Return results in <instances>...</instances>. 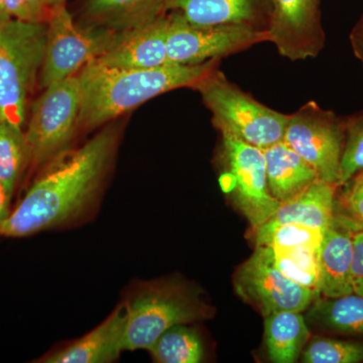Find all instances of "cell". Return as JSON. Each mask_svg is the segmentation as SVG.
<instances>
[{"mask_svg":"<svg viewBox=\"0 0 363 363\" xmlns=\"http://www.w3.org/2000/svg\"><path fill=\"white\" fill-rule=\"evenodd\" d=\"M123 133V124L116 119L38 171L11 209L2 238H26L59 228L84 214L104 188Z\"/></svg>","mask_w":363,"mask_h":363,"instance_id":"6da1fadb","label":"cell"},{"mask_svg":"<svg viewBox=\"0 0 363 363\" xmlns=\"http://www.w3.org/2000/svg\"><path fill=\"white\" fill-rule=\"evenodd\" d=\"M221 60L197 65L169 63L159 68H113L92 61L77 74L80 86L79 133H88L116 121L152 98L180 88H191Z\"/></svg>","mask_w":363,"mask_h":363,"instance_id":"7a4b0ae2","label":"cell"},{"mask_svg":"<svg viewBox=\"0 0 363 363\" xmlns=\"http://www.w3.org/2000/svg\"><path fill=\"white\" fill-rule=\"evenodd\" d=\"M121 304L126 316L124 351L149 350L171 327L194 323L209 313L194 289L176 279L136 281Z\"/></svg>","mask_w":363,"mask_h":363,"instance_id":"3957f363","label":"cell"},{"mask_svg":"<svg viewBox=\"0 0 363 363\" xmlns=\"http://www.w3.org/2000/svg\"><path fill=\"white\" fill-rule=\"evenodd\" d=\"M47 23L0 21V118L25 128L39 87Z\"/></svg>","mask_w":363,"mask_h":363,"instance_id":"277c9868","label":"cell"},{"mask_svg":"<svg viewBox=\"0 0 363 363\" xmlns=\"http://www.w3.org/2000/svg\"><path fill=\"white\" fill-rule=\"evenodd\" d=\"M192 89L201 95L219 133H228L264 150L281 142L288 114L274 111L245 93L219 67L200 79Z\"/></svg>","mask_w":363,"mask_h":363,"instance_id":"5b68a950","label":"cell"},{"mask_svg":"<svg viewBox=\"0 0 363 363\" xmlns=\"http://www.w3.org/2000/svg\"><path fill=\"white\" fill-rule=\"evenodd\" d=\"M79 113L77 75L48 86L33 100L25 128L28 152L25 185L48 162L72 147L78 135Z\"/></svg>","mask_w":363,"mask_h":363,"instance_id":"8992f818","label":"cell"},{"mask_svg":"<svg viewBox=\"0 0 363 363\" xmlns=\"http://www.w3.org/2000/svg\"><path fill=\"white\" fill-rule=\"evenodd\" d=\"M123 33L80 25L66 6L52 9L47 23V43L39 87L77 75L118 42Z\"/></svg>","mask_w":363,"mask_h":363,"instance_id":"52a82bcc","label":"cell"},{"mask_svg":"<svg viewBox=\"0 0 363 363\" xmlns=\"http://www.w3.org/2000/svg\"><path fill=\"white\" fill-rule=\"evenodd\" d=\"M220 136L222 187L257 230L281 205L269 193L264 150L228 133Z\"/></svg>","mask_w":363,"mask_h":363,"instance_id":"ba28073f","label":"cell"},{"mask_svg":"<svg viewBox=\"0 0 363 363\" xmlns=\"http://www.w3.org/2000/svg\"><path fill=\"white\" fill-rule=\"evenodd\" d=\"M346 123L315 101L288 114L283 140L316 172L318 178L339 186Z\"/></svg>","mask_w":363,"mask_h":363,"instance_id":"9c48e42d","label":"cell"},{"mask_svg":"<svg viewBox=\"0 0 363 363\" xmlns=\"http://www.w3.org/2000/svg\"><path fill=\"white\" fill-rule=\"evenodd\" d=\"M269 43L267 30L238 23L200 26L168 13L167 51L169 63L197 65Z\"/></svg>","mask_w":363,"mask_h":363,"instance_id":"30bf717a","label":"cell"},{"mask_svg":"<svg viewBox=\"0 0 363 363\" xmlns=\"http://www.w3.org/2000/svg\"><path fill=\"white\" fill-rule=\"evenodd\" d=\"M234 286L236 293L264 317L284 311L302 313L320 296L284 276L267 245H257L252 257L241 264Z\"/></svg>","mask_w":363,"mask_h":363,"instance_id":"8fae6325","label":"cell"},{"mask_svg":"<svg viewBox=\"0 0 363 363\" xmlns=\"http://www.w3.org/2000/svg\"><path fill=\"white\" fill-rule=\"evenodd\" d=\"M269 43L291 61L316 58L325 45L317 0H269Z\"/></svg>","mask_w":363,"mask_h":363,"instance_id":"7c38bea8","label":"cell"},{"mask_svg":"<svg viewBox=\"0 0 363 363\" xmlns=\"http://www.w3.org/2000/svg\"><path fill=\"white\" fill-rule=\"evenodd\" d=\"M125 310L118 304L102 323L82 337L49 351L35 362L111 363L124 351Z\"/></svg>","mask_w":363,"mask_h":363,"instance_id":"4fadbf2b","label":"cell"},{"mask_svg":"<svg viewBox=\"0 0 363 363\" xmlns=\"http://www.w3.org/2000/svg\"><path fill=\"white\" fill-rule=\"evenodd\" d=\"M168 13L147 25L123 33L121 39L108 51L95 61L113 68H159L169 64L167 51Z\"/></svg>","mask_w":363,"mask_h":363,"instance_id":"5bb4252c","label":"cell"},{"mask_svg":"<svg viewBox=\"0 0 363 363\" xmlns=\"http://www.w3.org/2000/svg\"><path fill=\"white\" fill-rule=\"evenodd\" d=\"M164 11L200 26L238 23L267 30L269 0H164Z\"/></svg>","mask_w":363,"mask_h":363,"instance_id":"9a60e30c","label":"cell"},{"mask_svg":"<svg viewBox=\"0 0 363 363\" xmlns=\"http://www.w3.org/2000/svg\"><path fill=\"white\" fill-rule=\"evenodd\" d=\"M166 13L164 0H82L76 21L114 33H126Z\"/></svg>","mask_w":363,"mask_h":363,"instance_id":"2e32d148","label":"cell"},{"mask_svg":"<svg viewBox=\"0 0 363 363\" xmlns=\"http://www.w3.org/2000/svg\"><path fill=\"white\" fill-rule=\"evenodd\" d=\"M335 188L336 186L317 179L292 199L281 203L271 218L255 231L269 230L286 223L326 230L334 222Z\"/></svg>","mask_w":363,"mask_h":363,"instance_id":"e0dca14e","label":"cell"},{"mask_svg":"<svg viewBox=\"0 0 363 363\" xmlns=\"http://www.w3.org/2000/svg\"><path fill=\"white\" fill-rule=\"evenodd\" d=\"M353 236L333 224L323 233L319 247L320 296L338 298L353 293Z\"/></svg>","mask_w":363,"mask_h":363,"instance_id":"ac0fdd59","label":"cell"},{"mask_svg":"<svg viewBox=\"0 0 363 363\" xmlns=\"http://www.w3.org/2000/svg\"><path fill=\"white\" fill-rule=\"evenodd\" d=\"M262 150L269 193L279 203L292 199L319 179L315 169L284 140Z\"/></svg>","mask_w":363,"mask_h":363,"instance_id":"d6986e66","label":"cell"},{"mask_svg":"<svg viewBox=\"0 0 363 363\" xmlns=\"http://www.w3.org/2000/svg\"><path fill=\"white\" fill-rule=\"evenodd\" d=\"M310 335L301 312H278L264 317V340L272 362H297L309 342Z\"/></svg>","mask_w":363,"mask_h":363,"instance_id":"ffe728a7","label":"cell"},{"mask_svg":"<svg viewBox=\"0 0 363 363\" xmlns=\"http://www.w3.org/2000/svg\"><path fill=\"white\" fill-rule=\"evenodd\" d=\"M310 324L321 330L363 336V297L352 293L338 298L318 297L308 308Z\"/></svg>","mask_w":363,"mask_h":363,"instance_id":"44dd1931","label":"cell"},{"mask_svg":"<svg viewBox=\"0 0 363 363\" xmlns=\"http://www.w3.org/2000/svg\"><path fill=\"white\" fill-rule=\"evenodd\" d=\"M28 169L25 128L0 118V181L11 200L23 184Z\"/></svg>","mask_w":363,"mask_h":363,"instance_id":"7402d4cb","label":"cell"},{"mask_svg":"<svg viewBox=\"0 0 363 363\" xmlns=\"http://www.w3.org/2000/svg\"><path fill=\"white\" fill-rule=\"evenodd\" d=\"M147 351L152 360L159 363H199L205 357L201 334L189 324L171 327Z\"/></svg>","mask_w":363,"mask_h":363,"instance_id":"603a6c76","label":"cell"},{"mask_svg":"<svg viewBox=\"0 0 363 363\" xmlns=\"http://www.w3.org/2000/svg\"><path fill=\"white\" fill-rule=\"evenodd\" d=\"M274 264L289 279L319 294V248L271 247Z\"/></svg>","mask_w":363,"mask_h":363,"instance_id":"cb8c5ba5","label":"cell"},{"mask_svg":"<svg viewBox=\"0 0 363 363\" xmlns=\"http://www.w3.org/2000/svg\"><path fill=\"white\" fill-rule=\"evenodd\" d=\"M305 363H359L363 362V342L316 337L303 350Z\"/></svg>","mask_w":363,"mask_h":363,"instance_id":"d4e9b609","label":"cell"},{"mask_svg":"<svg viewBox=\"0 0 363 363\" xmlns=\"http://www.w3.org/2000/svg\"><path fill=\"white\" fill-rule=\"evenodd\" d=\"M324 231L302 224L286 223L274 227L266 231H255L257 245L269 247L319 248L323 238Z\"/></svg>","mask_w":363,"mask_h":363,"instance_id":"484cf974","label":"cell"},{"mask_svg":"<svg viewBox=\"0 0 363 363\" xmlns=\"http://www.w3.org/2000/svg\"><path fill=\"white\" fill-rule=\"evenodd\" d=\"M363 171V113L346 123L345 143L340 162L339 186Z\"/></svg>","mask_w":363,"mask_h":363,"instance_id":"4316f807","label":"cell"},{"mask_svg":"<svg viewBox=\"0 0 363 363\" xmlns=\"http://www.w3.org/2000/svg\"><path fill=\"white\" fill-rule=\"evenodd\" d=\"M9 18L26 23H47L52 9L47 0H6Z\"/></svg>","mask_w":363,"mask_h":363,"instance_id":"83f0119b","label":"cell"},{"mask_svg":"<svg viewBox=\"0 0 363 363\" xmlns=\"http://www.w3.org/2000/svg\"><path fill=\"white\" fill-rule=\"evenodd\" d=\"M353 293L363 297V231L353 235L352 267Z\"/></svg>","mask_w":363,"mask_h":363,"instance_id":"f1b7e54d","label":"cell"},{"mask_svg":"<svg viewBox=\"0 0 363 363\" xmlns=\"http://www.w3.org/2000/svg\"><path fill=\"white\" fill-rule=\"evenodd\" d=\"M348 194V205L355 218L363 225V171L355 176Z\"/></svg>","mask_w":363,"mask_h":363,"instance_id":"f546056e","label":"cell"},{"mask_svg":"<svg viewBox=\"0 0 363 363\" xmlns=\"http://www.w3.org/2000/svg\"><path fill=\"white\" fill-rule=\"evenodd\" d=\"M350 43L357 58L363 66V16L357 21L350 33Z\"/></svg>","mask_w":363,"mask_h":363,"instance_id":"4dcf8cb0","label":"cell"},{"mask_svg":"<svg viewBox=\"0 0 363 363\" xmlns=\"http://www.w3.org/2000/svg\"><path fill=\"white\" fill-rule=\"evenodd\" d=\"M11 201L13 200L9 197L4 184L0 181V238H2V228H4V223L13 209Z\"/></svg>","mask_w":363,"mask_h":363,"instance_id":"1f68e13d","label":"cell"},{"mask_svg":"<svg viewBox=\"0 0 363 363\" xmlns=\"http://www.w3.org/2000/svg\"><path fill=\"white\" fill-rule=\"evenodd\" d=\"M11 20L6 9V0H0V21Z\"/></svg>","mask_w":363,"mask_h":363,"instance_id":"d6a6232c","label":"cell"},{"mask_svg":"<svg viewBox=\"0 0 363 363\" xmlns=\"http://www.w3.org/2000/svg\"><path fill=\"white\" fill-rule=\"evenodd\" d=\"M47 1L51 9H55L57 7L66 6L67 0H47Z\"/></svg>","mask_w":363,"mask_h":363,"instance_id":"836d02e7","label":"cell"},{"mask_svg":"<svg viewBox=\"0 0 363 363\" xmlns=\"http://www.w3.org/2000/svg\"><path fill=\"white\" fill-rule=\"evenodd\" d=\"M318 4H320V0H317Z\"/></svg>","mask_w":363,"mask_h":363,"instance_id":"e575fe53","label":"cell"}]
</instances>
